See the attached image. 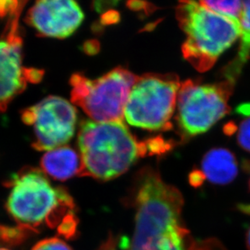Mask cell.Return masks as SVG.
Returning a JSON list of instances; mask_svg holds the SVG:
<instances>
[{"label": "cell", "mask_w": 250, "mask_h": 250, "mask_svg": "<svg viewBox=\"0 0 250 250\" xmlns=\"http://www.w3.org/2000/svg\"><path fill=\"white\" fill-rule=\"evenodd\" d=\"M125 203L135 210L132 233L108 239L100 250H228L217 239L196 238L185 224L182 193L152 167L135 174Z\"/></svg>", "instance_id": "6da1fadb"}, {"label": "cell", "mask_w": 250, "mask_h": 250, "mask_svg": "<svg viewBox=\"0 0 250 250\" xmlns=\"http://www.w3.org/2000/svg\"><path fill=\"white\" fill-rule=\"evenodd\" d=\"M11 192L6 209L20 227L33 230L42 224L70 236L76 232L74 201L63 187H55L42 170L26 167L7 182Z\"/></svg>", "instance_id": "7a4b0ae2"}, {"label": "cell", "mask_w": 250, "mask_h": 250, "mask_svg": "<svg viewBox=\"0 0 250 250\" xmlns=\"http://www.w3.org/2000/svg\"><path fill=\"white\" fill-rule=\"evenodd\" d=\"M78 145L82 162L80 176L109 181L124 174L138 159L151 152L149 142H139L123 122L81 124Z\"/></svg>", "instance_id": "3957f363"}, {"label": "cell", "mask_w": 250, "mask_h": 250, "mask_svg": "<svg viewBox=\"0 0 250 250\" xmlns=\"http://www.w3.org/2000/svg\"><path fill=\"white\" fill-rule=\"evenodd\" d=\"M176 16L187 36L182 55L200 72L211 68L241 36L240 22L217 14L198 2H180Z\"/></svg>", "instance_id": "277c9868"}, {"label": "cell", "mask_w": 250, "mask_h": 250, "mask_svg": "<svg viewBox=\"0 0 250 250\" xmlns=\"http://www.w3.org/2000/svg\"><path fill=\"white\" fill-rule=\"evenodd\" d=\"M138 76L123 67L89 80L83 74L71 76V102L97 123L123 122L125 106Z\"/></svg>", "instance_id": "5b68a950"}, {"label": "cell", "mask_w": 250, "mask_h": 250, "mask_svg": "<svg viewBox=\"0 0 250 250\" xmlns=\"http://www.w3.org/2000/svg\"><path fill=\"white\" fill-rule=\"evenodd\" d=\"M181 83L174 74L138 76L125 106L126 122L144 130H169Z\"/></svg>", "instance_id": "8992f818"}, {"label": "cell", "mask_w": 250, "mask_h": 250, "mask_svg": "<svg viewBox=\"0 0 250 250\" xmlns=\"http://www.w3.org/2000/svg\"><path fill=\"white\" fill-rule=\"evenodd\" d=\"M231 80L200 83L188 80L181 83L177 96V122L187 136L207 132L230 112L228 102L233 91Z\"/></svg>", "instance_id": "52a82bcc"}, {"label": "cell", "mask_w": 250, "mask_h": 250, "mask_svg": "<svg viewBox=\"0 0 250 250\" xmlns=\"http://www.w3.org/2000/svg\"><path fill=\"white\" fill-rule=\"evenodd\" d=\"M22 120L33 126V148L49 151L64 146L73 137L77 113L66 100L52 96L24 110Z\"/></svg>", "instance_id": "ba28073f"}, {"label": "cell", "mask_w": 250, "mask_h": 250, "mask_svg": "<svg viewBox=\"0 0 250 250\" xmlns=\"http://www.w3.org/2000/svg\"><path fill=\"white\" fill-rule=\"evenodd\" d=\"M24 3L10 15L4 33L0 38V113L24 91L28 82H38L42 76V71L22 66L19 18Z\"/></svg>", "instance_id": "9c48e42d"}, {"label": "cell", "mask_w": 250, "mask_h": 250, "mask_svg": "<svg viewBox=\"0 0 250 250\" xmlns=\"http://www.w3.org/2000/svg\"><path fill=\"white\" fill-rule=\"evenodd\" d=\"M83 18V11L75 1L43 0L28 10L26 22L38 35L64 39L77 30Z\"/></svg>", "instance_id": "30bf717a"}, {"label": "cell", "mask_w": 250, "mask_h": 250, "mask_svg": "<svg viewBox=\"0 0 250 250\" xmlns=\"http://www.w3.org/2000/svg\"><path fill=\"white\" fill-rule=\"evenodd\" d=\"M238 168L237 160L231 151L225 148H214L204 156L198 172L203 181L224 186L236 179Z\"/></svg>", "instance_id": "8fae6325"}, {"label": "cell", "mask_w": 250, "mask_h": 250, "mask_svg": "<svg viewBox=\"0 0 250 250\" xmlns=\"http://www.w3.org/2000/svg\"><path fill=\"white\" fill-rule=\"evenodd\" d=\"M41 166L45 174L57 181L65 182L81 174L82 162L80 153L71 146H62L49 151L43 156Z\"/></svg>", "instance_id": "7c38bea8"}, {"label": "cell", "mask_w": 250, "mask_h": 250, "mask_svg": "<svg viewBox=\"0 0 250 250\" xmlns=\"http://www.w3.org/2000/svg\"><path fill=\"white\" fill-rule=\"evenodd\" d=\"M198 2L217 14L240 22L243 11L242 1H201Z\"/></svg>", "instance_id": "4fadbf2b"}, {"label": "cell", "mask_w": 250, "mask_h": 250, "mask_svg": "<svg viewBox=\"0 0 250 250\" xmlns=\"http://www.w3.org/2000/svg\"><path fill=\"white\" fill-rule=\"evenodd\" d=\"M31 250H73L69 245L58 237L44 239L33 246Z\"/></svg>", "instance_id": "5bb4252c"}, {"label": "cell", "mask_w": 250, "mask_h": 250, "mask_svg": "<svg viewBox=\"0 0 250 250\" xmlns=\"http://www.w3.org/2000/svg\"><path fill=\"white\" fill-rule=\"evenodd\" d=\"M237 140L241 147L250 152V117L239 126Z\"/></svg>", "instance_id": "9a60e30c"}, {"label": "cell", "mask_w": 250, "mask_h": 250, "mask_svg": "<svg viewBox=\"0 0 250 250\" xmlns=\"http://www.w3.org/2000/svg\"><path fill=\"white\" fill-rule=\"evenodd\" d=\"M18 1H0V17H9L12 12L23 4Z\"/></svg>", "instance_id": "2e32d148"}, {"label": "cell", "mask_w": 250, "mask_h": 250, "mask_svg": "<svg viewBox=\"0 0 250 250\" xmlns=\"http://www.w3.org/2000/svg\"><path fill=\"white\" fill-rule=\"evenodd\" d=\"M236 208L239 211H241L245 215H250V203H239L238 205L236 206Z\"/></svg>", "instance_id": "e0dca14e"}, {"label": "cell", "mask_w": 250, "mask_h": 250, "mask_svg": "<svg viewBox=\"0 0 250 250\" xmlns=\"http://www.w3.org/2000/svg\"><path fill=\"white\" fill-rule=\"evenodd\" d=\"M246 247L247 250H250V227L246 232Z\"/></svg>", "instance_id": "ac0fdd59"}, {"label": "cell", "mask_w": 250, "mask_h": 250, "mask_svg": "<svg viewBox=\"0 0 250 250\" xmlns=\"http://www.w3.org/2000/svg\"><path fill=\"white\" fill-rule=\"evenodd\" d=\"M0 250H7V249H5V248H0Z\"/></svg>", "instance_id": "d6986e66"}, {"label": "cell", "mask_w": 250, "mask_h": 250, "mask_svg": "<svg viewBox=\"0 0 250 250\" xmlns=\"http://www.w3.org/2000/svg\"></svg>", "instance_id": "ffe728a7"}]
</instances>
